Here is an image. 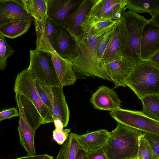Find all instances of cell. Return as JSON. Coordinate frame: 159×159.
Returning <instances> with one entry per match:
<instances>
[{
	"instance_id": "74e56055",
	"label": "cell",
	"mask_w": 159,
	"mask_h": 159,
	"mask_svg": "<svg viewBox=\"0 0 159 159\" xmlns=\"http://www.w3.org/2000/svg\"><path fill=\"white\" fill-rule=\"evenodd\" d=\"M75 159H88V153L80 146Z\"/></svg>"
},
{
	"instance_id": "7a4b0ae2",
	"label": "cell",
	"mask_w": 159,
	"mask_h": 159,
	"mask_svg": "<svg viewBox=\"0 0 159 159\" xmlns=\"http://www.w3.org/2000/svg\"><path fill=\"white\" fill-rule=\"evenodd\" d=\"M116 128L109 132L103 148L108 159H134L137 157L139 136L141 131L117 122Z\"/></svg>"
},
{
	"instance_id": "83f0119b",
	"label": "cell",
	"mask_w": 159,
	"mask_h": 159,
	"mask_svg": "<svg viewBox=\"0 0 159 159\" xmlns=\"http://www.w3.org/2000/svg\"><path fill=\"white\" fill-rule=\"evenodd\" d=\"M138 159H154L153 152L145 133L141 131L139 136Z\"/></svg>"
},
{
	"instance_id": "9c48e42d",
	"label": "cell",
	"mask_w": 159,
	"mask_h": 159,
	"mask_svg": "<svg viewBox=\"0 0 159 159\" xmlns=\"http://www.w3.org/2000/svg\"><path fill=\"white\" fill-rule=\"evenodd\" d=\"M136 65L123 56L117 60L101 64L104 72L115 84V88L126 87V79Z\"/></svg>"
},
{
	"instance_id": "f6af8a7d",
	"label": "cell",
	"mask_w": 159,
	"mask_h": 159,
	"mask_svg": "<svg viewBox=\"0 0 159 159\" xmlns=\"http://www.w3.org/2000/svg\"><path fill=\"white\" fill-rule=\"evenodd\" d=\"M158 159H159V158Z\"/></svg>"
},
{
	"instance_id": "603a6c76",
	"label": "cell",
	"mask_w": 159,
	"mask_h": 159,
	"mask_svg": "<svg viewBox=\"0 0 159 159\" xmlns=\"http://www.w3.org/2000/svg\"><path fill=\"white\" fill-rule=\"evenodd\" d=\"M126 9L136 13L147 12L152 16L159 11V0H126Z\"/></svg>"
},
{
	"instance_id": "484cf974",
	"label": "cell",
	"mask_w": 159,
	"mask_h": 159,
	"mask_svg": "<svg viewBox=\"0 0 159 159\" xmlns=\"http://www.w3.org/2000/svg\"><path fill=\"white\" fill-rule=\"evenodd\" d=\"M118 20H113L96 17H85L81 24V28L83 32L97 31L110 25Z\"/></svg>"
},
{
	"instance_id": "ffe728a7",
	"label": "cell",
	"mask_w": 159,
	"mask_h": 159,
	"mask_svg": "<svg viewBox=\"0 0 159 159\" xmlns=\"http://www.w3.org/2000/svg\"><path fill=\"white\" fill-rule=\"evenodd\" d=\"M33 19L13 20L0 25V34L4 37L14 39L26 32Z\"/></svg>"
},
{
	"instance_id": "b9f144b4",
	"label": "cell",
	"mask_w": 159,
	"mask_h": 159,
	"mask_svg": "<svg viewBox=\"0 0 159 159\" xmlns=\"http://www.w3.org/2000/svg\"><path fill=\"white\" fill-rule=\"evenodd\" d=\"M159 26V11L157 12L150 19Z\"/></svg>"
},
{
	"instance_id": "7402d4cb",
	"label": "cell",
	"mask_w": 159,
	"mask_h": 159,
	"mask_svg": "<svg viewBox=\"0 0 159 159\" xmlns=\"http://www.w3.org/2000/svg\"><path fill=\"white\" fill-rule=\"evenodd\" d=\"M20 94L27 121L31 127L36 130L41 125H43V119L34 104L23 95Z\"/></svg>"
},
{
	"instance_id": "4316f807",
	"label": "cell",
	"mask_w": 159,
	"mask_h": 159,
	"mask_svg": "<svg viewBox=\"0 0 159 159\" xmlns=\"http://www.w3.org/2000/svg\"><path fill=\"white\" fill-rule=\"evenodd\" d=\"M126 0H118L110 6L98 18L117 20L120 19L126 9Z\"/></svg>"
},
{
	"instance_id": "ee69618b",
	"label": "cell",
	"mask_w": 159,
	"mask_h": 159,
	"mask_svg": "<svg viewBox=\"0 0 159 159\" xmlns=\"http://www.w3.org/2000/svg\"><path fill=\"white\" fill-rule=\"evenodd\" d=\"M138 159V158L137 157L135 159Z\"/></svg>"
},
{
	"instance_id": "d590c367",
	"label": "cell",
	"mask_w": 159,
	"mask_h": 159,
	"mask_svg": "<svg viewBox=\"0 0 159 159\" xmlns=\"http://www.w3.org/2000/svg\"><path fill=\"white\" fill-rule=\"evenodd\" d=\"M18 116H19V112L15 107L5 109L0 112V121Z\"/></svg>"
},
{
	"instance_id": "8d00e7d4",
	"label": "cell",
	"mask_w": 159,
	"mask_h": 159,
	"mask_svg": "<svg viewBox=\"0 0 159 159\" xmlns=\"http://www.w3.org/2000/svg\"><path fill=\"white\" fill-rule=\"evenodd\" d=\"M87 153L88 159H108L103 148Z\"/></svg>"
},
{
	"instance_id": "f546056e",
	"label": "cell",
	"mask_w": 159,
	"mask_h": 159,
	"mask_svg": "<svg viewBox=\"0 0 159 159\" xmlns=\"http://www.w3.org/2000/svg\"><path fill=\"white\" fill-rule=\"evenodd\" d=\"M14 51L7 43L5 37L0 34V69L2 70L6 69L7 65V59L13 55Z\"/></svg>"
},
{
	"instance_id": "836d02e7",
	"label": "cell",
	"mask_w": 159,
	"mask_h": 159,
	"mask_svg": "<svg viewBox=\"0 0 159 159\" xmlns=\"http://www.w3.org/2000/svg\"><path fill=\"white\" fill-rule=\"evenodd\" d=\"M36 85L38 92L41 101L49 110L52 116L53 107L52 104L49 100L47 94L42 88L41 83L36 80Z\"/></svg>"
},
{
	"instance_id": "8fae6325",
	"label": "cell",
	"mask_w": 159,
	"mask_h": 159,
	"mask_svg": "<svg viewBox=\"0 0 159 159\" xmlns=\"http://www.w3.org/2000/svg\"><path fill=\"white\" fill-rule=\"evenodd\" d=\"M53 107L52 118L62 121L64 127L68 125L70 115L69 109L63 91V87H49L41 84Z\"/></svg>"
},
{
	"instance_id": "7bdbcfd3",
	"label": "cell",
	"mask_w": 159,
	"mask_h": 159,
	"mask_svg": "<svg viewBox=\"0 0 159 159\" xmlns=\"http://www.w3.org/2000/svg\"><path fill=\"white\" fill-rule=\"evenodd\" d=\"M36 159H53V157L47 154H40Z\"/></svg>"
},
{
	"instance_id": "d6986e66",
	"label": "cell",
	"mask_w": 159,
	"mask_h": 159,
	"mask_svg": "<svg viewBox=\"0 0 159 159\" xmlns=\"http://www.w3.org/2000/svg\"><path fill=\"white\" fill-rule=\"evenodd\" d=\"M54 66L61 86L73 84L76 80L72 64L69 59H64L56 52L51 54Z\"/></svg>"
},
{
	"instance_id": "6da1fadb",
	"label": "cell",
	"mask_w": 159,
	"mask_h": 159,
	"mask_svg": "<svg viewBox=\"0 0 159 159\" xmlns=\"http://www.w3.org/2000/svg\"><path fill=\"white\" fill-rule=\"evenodd\" d=\"M119 20L98 31H82L79 37L73 36L76 42L77 53L75 58L70 60L75 73L86 76L97 77L112 81L102 69L98 57L97 50L100 42L113 29Z\"/></svg>"
},
{
	"instance_id": "e0dca14e",
	"label": "cell",
	"mask_w": 159,
	"mask_h": 159,
	"mask_svg": "<svg viewBox=\"0 0 159 159\" xmlns=\"http://www.w3.org/2000/svg\"><path fill=\"white\" fill-rule=\"evenodd\" d=\"M92 0H82L78 6L66 16L65 26L75 37H79L82 33L81 25L90 10Z\"/></svg>"
},
{
	"instance_id": "d4e9b609",
	"label": "cell",
	"mask_w": 159,
	"mask_h": 159,
	"mask_svg": "<svg viewBox=\"0 0 159 159\" xmlns=\"http://www.w3.org/2000/svg\"><path fill=\"white\" fill-rule=\"evenodd\" d=\"M140 100L143 106L141 112L152 119L159 121V95H146Z\"/></svg>"
},
{
	"instance_id": "52a82bcc",
	"label": "cell",
	"mask_w": 159,
	"mask_h": 159,
	"mask_svg": "<svg viewBox=\"0 0 159 159\" xmlns=\"http://www.w3.org/2000/svg\"><path fill=\"white\" fill-rule=\"evenodd\" d=\"M111 116L117 121L146 133L159 136V122L142 114L120 108L111 111Z\"/></svg>"
},
{
	"instance_id": "1f68e13d",
	"label": "cell",
	"mask_w": 159,
	"mask_h": 159,
	"mask_svg": "<svg viewBox=\"0 0 159 159\" xmlns=\"http://www.w3.org/2000/svg\"><path fill=\"white\" fill-rule=\"evenodd\" d=\"M44 27L47 35L52 47L53 40L57 33L56 26L48 16L44 22Z\"/></svg>"
},
{
	"instance_id": "4fadbf2b",
	"label": "cell",
	"mask_w": 159,
	"mask_h": 159,
	"mask_svg": "<svg viewBox=\"0 0 159 159\" xmlns=\"http://www.w3.org/2000/svg\"><path fill=\"white\" fill-rule=\"evenodd\" d=\"M159 51V26L150 19L142 32L141 56L143 61L148 60Z\"/></svg>"
},
{
	"instance_id": "2e32d148",
	"label": "cell",
	"mask_w": 159,
	"mask_h": 159,
	"mask_svg": "<svg viewBox=\"0 0 159 159\" xmlns=\"http://www.w3.org/2000/svg\"><path fill=\"white\" fill-rule=\"evenodd\" d=\"M90 102L96 109L111 111L120 108L121 103L116 93L105 86L99 87Z\"/></svg>"
},
{
	"instance_id": "3957f363",
	"label": "cell",
	"mask_w": 159,
	"mask_h": 159,
	"mask_svg": "<svg viewBox=\"0 0 159 159\" xmlns=\"http://www.w3.org/2000/svg\"><path fill=\"white\" fill-rule=\"evenodd\" d=\"M125 85L139 99L146 95H159V68L149 61H144L135 66Z\"/></svg>"
},
{
	"instance_id": "44dd1931",
	"label": "cell",
	"mask_w": 159,
	"mask_h": 159,
	"mask_svg": "<svg viewBox=\"0 0 159 159\" xmlns=\"http://www.w3.org/2000/svg\"><path fill=\"white\" fill-rule=\"evenodd\" d=\"M49 0H22L25 8L34 19L44 23L47 19Z\"/></svg>"
},
{
	"instance_id": "8992f818",
	"label": "cell",
	"mask_w": 159,
	"mask_h": 159,
	"mask_svg": "<svg viewBox=\"0 0 159 159\" xmlns=\"http://www.w3.org/2000/svg\"><path fill=\"white\" fill-rule=\"evenodd\" d=\"M30 61L28 68L36 80L49 87L62 86L56 73L50 53L36 48L30 50Z\"/></svg>"
},
{
	"instance_id": "ab89813d",
	"label": "cell",
	"mask_w": 159,
	"mask_h": 159,
	"mask_svg": "<svg viewBox=\"0 0 159 159\" xmlns=\"http://www.w3.org/2000/svg\"><path fill=\"white\" fill-rule=\"evenodd\" d=\"M54 124L55 129L62 130L64 127L63 125L62 121L58 118H55L54 119Z\"/></svg>"
},
{
	"instance_id": "5b68a950",
	"label": "cell",
	"mask_w": 159,
	"mask_h": 159,
	"mask_svg": "<svg viewBox=\"0 0 159 159\" xmlns=\"http://www.w3.org/2000/svg\"><path fill=\"white\" fill-rule=\"evenodd\" d=\"M13 90L15 93L23 95L34 104L43 119V125L54 123L50 111L40 98L37 89L36 79L30 69H25L18 74Z\"/></svg>"
},
{
	"instance_id": "f1b7e54d",
	"label": "cell",
	"mask_w": 159,
	"mask_h": 159,
	"mask_svg": "<svg viewBox=\"0 0 159 159\" xmlns=\"http://www.w3.org/2000/svg\"><path fill=\"white\" fill-rule=\"evenodd\" d=\"M118 0H92L91 7L86 17L99 18L110 6Z\"/></svg>"
},
{
	"instance_id": "60d3db41",
	"label": "cell",
	"mask_w": 159,
	"mask_h": 159,
	"mask_svg": "<svg viewBox=\"0 0 159 159\" xmlns=\"http://www.w3.org/2000/svg\"><path fill=\"white\" fill-rule=\"evenodd\" d=\"M40 155H31L27 154L25 156H21L13 159H36L39 157Z\"/></svg>"
},
{
	"instance_id": "d6a6232c",
	"label": "cell",
	"mask_w": 159,
	"mask_h": 159,
	"mask_svg": "<svg viewBox=\"0 0 159 159\" xmlns=\"http://www.w3.org/2000/svg\"><path fill=\"white\" fill-rule=\"evenodd\" d=\"M114 28L105 35L98 45L97 55L101 64L103 54L112 34Z\"/></svg>"
},
{
	"instance_id": "7c38bea8",
	"label": "cell",
	"mask_w": 159,
	"mask_h": 159,
	"mask_svg": "<svg viewBox=\"0 0 159 159\" xmlns=\"http://www.w3.org/2000/svg\"><path fill=\"white\" fill-rule=\"evenodd\" d=\"M15 100L19 113L18 131L21 145L28 154L36 155L34 139L35 130L28 123L24 114L20 94L15 93Z\"/></svg>"
},
{
	"instance_id": "277c9868",
	"label": "cell",
	"mask_w": 159,
	"mask_h": 159,
	"mask_svg": "<svg viewBox=\"0 0 159 159\" xmlns=\"http://www.w3.org/2000/svg\"><path fill=\"white\" fill-rule=\"evenodd\" d=\"M122 16L125 20L128 41L122 56L136 65L143 61L141 56V44L143 28L149 20L132 11L125 12Z\"/></svg>"
},
{
	"instance_id": "ba28073f",
	"label": "cell",
	"mask_w": 159,
	"mask_h": 159,
	"mask_svg": "<svg viewBox=\"0 0 159 159\" xmlns=\"http://www.w3.org/2000/svg\"><path fill=\"white\" fill-rule=\"evenodd\" d=\"M128 36L125 21L122 16L116 24L101 60L102 63L120 58L128 44Z\"/></svg>"
},
{
	"instance_id": "5bb4252c",
	"label": "cell",
	"mask_w": 159,
	"mask_h": 159,
	"mask_svg": "<svg viewBox=\"0 0 159 159\" xmlns=\"http://www.w3.org/2000/svg\"><path fill=\"white\" fill-rule=\"evenodd\" d=\"M33 18L25 8L22 0H0V25L11 20Z\"/></svg>"
},
{
	"instance_id": "ac0fdd59",
	"label": "cell",
	"mask_w": 159,
	"mask_h": 159,
	"mask_svg": "<svg viewBox=\"0 0 159 159\" xmlns=\"http://www.w3.org/2000/svg\"><path fill=\"white\" fill-rule=\"evenodd\" d=\"M110 136L107 130L101 129L91 132L77 135L80 146L87 152L103 148Z\"/></svg>"
},
{
	"instance_id": "30bf717a",
	"label": "cell",
	"mask_w": 159,
	"mask_h": 159,
	"mask_svg": "<svg viewBox=\"0 0 159 159\" xmlns=\"http://www.w3.org/2000/svg\"><path fill=\"white\" fill-rule=\"evenodd\" d=\"M57 33L52 41L55 52L61 58L71 60L77 55L75 41L65 27L56 25Z\"/></svg>"
},
{
	"instance_id": "bcb514c9",
	"label": "cell",
	"mask_w": 159,
	"mask_h": 159,
	"mask_svg": "<svg viewBox=\"0 0 159 159\" xmlns=\"http://www.w3.org/2000/svg\"></svg>"
},
{
	"instance_id": "e575fe53",
	"label": "cell",
	"mask_w": 159,
	"mask_h": 159,
	"mask_svg": "<svg viewBox=\"0 0 159 159\" xmlns=\"http://www.w3.org/2000/svg\"><path fill=\"white\" fill-rule=\"evenodd\" d=\"M154 153V159L159 158V136L146 133Z\"/></svg>"
},
{
	"instance_id": "9a60e30c",
	"label": "cell",
	"mask_w": 159,
	"mask_h": 159,
	"mask_svg": "<svg viewBox=\"0 0 159 159\" xmlns=\"http://www.w3.org/2000/svg\"><path fill=\"white\" fill-rule=\"evenodd\" d=\"M80 0H49L48 15L56 25L65 26L66 16L81 2Z\"/></svg>"
},
{
	"instance_id": "cb8c5ba5",
	"label": "cell",
	"mask_w": 159,
	"mask_h": 159,
	"mask_svg": "<svg viewBox=\"0 0 159 159\" xmlns=\"http://www.w3.org/2000/svg\"><path fill=\"white\" fill-rule=\"evenodd\" d=\"M77 134L71 133L68 139L62 145L56 159H75L80 147Z\"/></svg>"
},
{
	"instance_id": "4dcf8cb0",
	"label": "cell",
	"mask_w": 159,
	"mask_h": 159,
	"mask_svg": "<svg viewBox=\"0 0 159 159\" xmlns=\"http://www.w3.org/2000/svg\"><path fill=\"white\" fill-rule=\"evenodd\" d=\"M70 129L62 130L55 129L53 131V140L58 144L62 145L68 139Z\"/></svg>"
},
{
	"instance_id": "f35d334b",
	"label": "cell",
	"mask_w": 159,
	"mask_h": 159,
	"mask_svg": "<svg viewBox=\"0 0 159 159\" xmlns=\"http://www.w3.org/2000/svg\"><path fill=\"white\" fill-rule=\"evenodd\" d=\"M159 68V51L152 55L148 60Z\"/></svg>"
}]
</instances>
